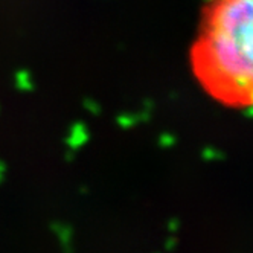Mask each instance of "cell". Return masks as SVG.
<instances>
[{
  "instance_id": "cell-1",
  "label": "cell",
  "mask_w": 253,
  "mask_h": 253,
  "mask_svg": "<svg viewBox=\"0 0 253 253\" xmlns=\"http://www.w3.org/2000/svg\"><path fill=\"white\" fill-rule=\"evenodd\" d=\"M189 63L215 102L235 110L253 108V0H208Z\"/></svg>"
}]
</instances>
